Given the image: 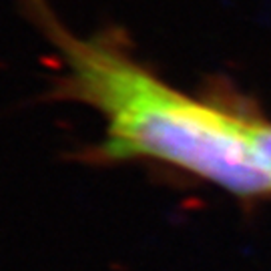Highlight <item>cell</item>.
<instances>
[{
  "mask_svg": "<svg viewBox=\"0 0 271 271\" xmlns=\"http://www.w3.org/2000/svg\"><path fill=\"white\" fill-rule=\"evenodd\" d=\"M58 58L56 95L97 111L105 137L97 161H157L237 195L271 191L259 167L249 121L199 101L153 75L115 32L77 36L46 0H22Z\"/></svg>",
  "mask_w": 271,
  "mask_h": 271,
  "instance_id": "1",
  "label": "cell"
},
{
  "mask_svg": "<svg viewBox=\"0 0 271 271\" xmlns=\"http://www.w3.org/2000/svg\"><path fill=\"white\" fill-rule=\"evenodd\" d=\"M249 141L259 167L271 181V125L249 121Z\"/></svg>",
  "mask_w": 271,
  "mask_h": 271,
  "instance_id": "2",
  "label": "cell"
}]
</instances>
